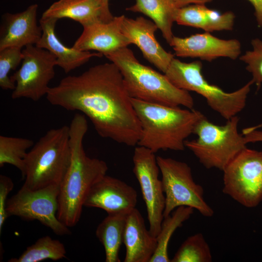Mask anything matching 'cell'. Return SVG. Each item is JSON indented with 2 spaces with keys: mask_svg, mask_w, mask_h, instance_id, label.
<instances>
[{
  "mask_svg": "<svg viewBox=\"0 0 262 262\" xmlns=\"http://www.w3.org/2000/svg\"><path fill=\"white\" fill-rule=\"evenodd\" d=\"M46 98L52 105L82 113L100 136L129 147L137 145L140 124L123 76L112 62L64 78L50 87Z\"/></svg>",
  "mask_w": 262,
  "mask_h": 262,
  "instance_id": "obj_1",
  "label": "cell"
},
{
  "mask_svg": "<svg viewBox=\"0 0 262 262\" xmlns=\"http://www.w3.org/2000/svg\"><path fill=\"white\" fill-rule=\"evenodd\" d=\"M69 130L71 161L60 186L57 213L58 219L68 228L78 223L90 189L108 170L105 162L85 153L83 141L88 130L86 116L76 113Z\"/></svg>",
  "mask_w": 262,
  "mask_h": 262,
  "instance_id": "obj_2",
  "label": "cell"
},
{
  "mask_svg": "<svg viewBox=\"0 0 262 262\" xmlns=\"http://www.w3.org/2000/svg\"><path fill=\"white\" fill-rule=\"evenodd\" d=\"M131 100L141 126L137 145L155 153L161 150H183L187 138L204 116L193 109Z\"/></svg>",
  "mask_w": 262,
  "mask_h": 262,
  "instance_id": "obj_3",
  "label": "cell"
},
{
  "mask_svg": "<svg viewBox=\"0 0 262 262\" xmlns=\"http://www.w3.org/2000/svg\"><path fill=\"white\" fill-rule=\"evenodd\" d=\"M116 66L132 98L193 109L194 100L188 91L175 86L165 74L140 63L133 51L123 48L104 54Z\"/></svg>",
  "mask_w": 262,
  "mask_h": 262,
  "instance_id": "obj_4",
  "label": "cell"
},
{
  "mask_svg": "<svg viewBox=\"0 0 262 262\" xmlns=\"http://www.w3.org/2000/svg\"><path fill=\"white\" fill-rule=\"evenodd\" d=\"M69 126L48 131L34 144L25 160L22 187L34 190L60 185L70 164Z\"/></svg>",
  "mask_w": 262,
  "mask_h": 262,
  "instance_id": "obj_5",
  "label": "cell"
},
{
  "mask_svg": "<svg viewBox=\"0 0 262 262\" xmlns=\"http://www.w3.org/2000/svg\"><path fill=\"white\" fill-rule=\"evenodd\" d=\"M202 68L200 61L184 63L174 58L164 74L177 87L202 96L210 107L227 120L237 115L246 106L253 81L235 91L226 92L209 83L202 75Z\"/></svg>",
  "mask_w": 262,
  "mask_h": 262,
  "instance_id": "obj_6",
  "label": "cell"
},
{
  "mask_svg": "<svg viewBox=\"0 0 262 262\" xmlns=\"http://www.w3.org/2000/svg\"><path fill=\"white\" fill-rule=\"evenodd\" d=\"M239 118L235 116L224 125H216L204 115L197 123L193 134L197 138L186 140L185 147L191 151L206 168L222 171L246 147L243 134L238 132Z\"/></svg>",
  "mask_w": 262,
  "mask_h": 262,
  "instance_id": "obj_7",
  "label": "cell"
},
{
  "mask_svg": "<svg viewBox=\"0 0 262 262\" xmlns=\"http://www.w3.org/2000/svg\"><path fill=\"white\" fill-rule=\"evenodd\" d=\"M165 195L164 217L180 206L190 207L203 216L210 217L213 209L204 198V190L193 178L189 165L171 158L157 157Z\"/></svg>",
  "mask_w": 262,
  "mask_h": 262,
  "instance_id": "obj_8",
  "label": "cell"
},
{
  "mask_svg": "<svg viewBox=\"0 0 262 262\" xmlns=\"http://www.w3.org/2000/svg\"><path fill=\"white\" fill-rule=\"evenodd\" d=\"M222 171L225 194L246 208L262 201V151L246 147Z\"/></svg>",
  "mask_w": 262,
  "mask_h": 262,
  "instance_id": "obj_9",
  "label": "cell"
},
{
  "mask_svg": "<svg viewBox=\"0 0 262 262\" xmlns=\"http://www.w3.org/2000/svg\"><path fill=\"white\" fill-rule=\"evenodd\" d=\"M60 186L50 185L34 190L21 187L7 201L6 211L8 216L36 220L57 235L69 234L68 227L57 216Z\"/></svg>",
  "mask_w": 262,
  "mask_h": 262,
  "instance_id": "obj_10",
  "label": "cell"
},
{
  "mask_svg": "<svg viewBox=\"0 0 262 262\" xmlns=\"http://www.w3.org/2000/svg\"><path fill=\"white\" fill-rule=\"evenodd\" d=\"M22 53L20 67L10 77L15 85L11 97L36 101L47 95L49 84L55 75L57 59L49 51L34 45L25 47Z\"/></svg>",
  "mask_w": 262,
  "mask_h": 262,
  "instance_id": "obj_11",
  "label": "cell"
},
{
  "mask_svg": "<svg viewBox=\"0 0 262 262\" xmlns=\"http://www.w3.org/2000/svg\"><path fill=\"white\" fill-rule=\"evenodd\" d=\"M132 161L133 172L139 183L147 208L149 230L157 237L164 218L165 207V195L159 178L157 157L149 149L137 145Z\"/></svg>",
  "mask_w": 262,
  "mask_h": 262,
  "instance_id": "obj_12",
  "label": "cell"
},
{
  "mask_svg": "<svg viewBox=\"0 0 262 262\" xmlns=\"http://www.w3.org/2000/svg\"><path fill=\"white\" fill-rule=\"evenodd\" d=\"M169 45L178 57L197 58L207 61L219 57L235 60L241 53V44L238 40L220 39L209 32L184 38L174 36Z\"/></svg>",
  "mask_w": 262,
  "mask_h": 262,
  "instance_id": "obj_13",
  "label": "cell"
},
{
  "mask_svg": "<svg viewBox=\"0 0 262 262\" xmlns=\"http://www.w3.org/2000/svg\"><path fill=\"white\" fill-rule=\"evenodd\" d=\"M137 202L136 190L124 181L106 175L91 188L84 206L101 209L108 214L128 213Z\"/></svg>",
  "mask_w": 262,
  "mask_h": 262,
  "instance_id": "obj_14",
  "label": "cell"
},
{
  "mask_svg": "<svg viewBox=\"0 0 262 262\" xmlns=\"http://www.w3.org/2000/svg\"><path fill=\"white\" fill-rule=\"evenodd\" d=\"M157 29L153 21L142 16L132 19L124 16L121 25L122 33L131 44L137 46L144 57L164 73L174 55L165 50L156 39Z\"/></svg>",
  "mask_w": 262,
  "mask_h": 262,
  "instance_id": "obj_15",
  "label": "cell"
},
{
  "mask_svg": "<svg viewBox=\"0 0 262 262\" xmlns=\"http://www.w3.org/2000/svg\"><path fill=\"white\" fill-rule=\"evenodd\" d=\"M38 5L32 4L23 12L2 16L0 27V50L9 47L22 48L35 45L42 34L37 23Z\"/></svg>",
  "mask_w": 262,
  "mask_h": 262,
  "instance_id": "obj_16",
  "label": "cell"
},
{
  "mask_svg": "<svg viewBox=\"0 0 262 262\" xmlns=\"http://www.w3.org/2000/svg\"><path fill=\"white\" fill-rule=\"evenodd\" d=\"M124 16H114L107 22H98L83 27V31L72 47L81 51H97L104 54L131 44L122 33Z\"/></svg>",
  "mask_w": 262,
  "mask_h": 262,
  "instance_id": "obj_17",
  "label": "cell"
},
{
  "mask_svg": "<svg viewBox=\"0 0 262 262\" xmlns=\"http://www.w3.org/2000/svg\"><path fill=\"white\" fill-rule=\"evenodd\" d=\"M136 208L128 214L123 237L125 262H150L157 247V238L147 229Z\"/></svg>",
  "mask_w": 262,
  "mask_h": 262,
  "instance_id": "obj_18",
  "label": "cell"
},
{
  "mask_svg": "<svg viewBox=\"0 0 262 262\" xmlns=\"http://www.w3.org/2000/svg\"><path fill=\"white\" fill-rule=\"evenodd\" d=\"M58 20L55 18L41 17L39 24L42 29V34L35 46L53 54L57 59V66L61 67L66 73L84 64L92 57H101L103 55L98 52L81 51L72 47L66 46L58 38L55 33Z\"/></svg>",
  "mask_w": 262,
  "mask_h": 262,
  "instance_id": "obj_19",
  "label": "cell"
},
{
  "mask_svg": "<svg viewBox=\"0 0 262 262\" xmlns=\"http://www.w3.org/2000/svg\"><path fill=\"white\" fill-rule=\"evenodd\" d=\"M42 17L68 18L82 26L96 22H107L114 17L108 6L100 0H59L42 14Z\"/></svg>",
  "mask_w": 262,
  "mask_h": 262,
  "instance_id": "obj_20",
  "label": "cell"
},
{
  "mask_svg": "<svg viewBox=\"0 0 262 262\" xmlns=\"http://www.w3.org/2000/svg\"><path fill=\"white\" fill-rule=\"evenodd\" d=\"M235 15L231 11L220 13L205 4H191L177 10L175 22L180 25L199 28L205 32L230 31Z\"/></svg>",
  "mask_w": 262,
  "mask_h": 262,
  "instance_id": "obj_21",
  "label": "cell"
},
{
  "mask_svg": "<svg viewBox=\"0 0 262 262\" xmlns=\"http://www.w3.org/2000/svg\"><path fill=\"white\" fill-rule=\"evenodd\" d=\"M129 212L108 214L96 229V236L105 249L106 262L120 261L119 250L123 243L124 228Z\"/></svg>",
  "mask_w": 262,
  "mask_h": 262,
  "instance_id": "obj_22",
  "label": "cell"
},
{
  "mask_svg": "<svg viewBox=\"0 0 262 262\" xmlns=\"http://www.w3.org/2000/svg\"><path fill=\"white\" fill-rule=\"evenodd\" d=\"M178 9L169 0H135L134 5L126 8L127 11L141 13L150 18L169 44L174 36L172 26Z\"/></svg>",
  "mask_w": 262,
  "mask_h": 262,
  "instance_id": "obj_23",
  "label": "cell"
},
{
  "mask_svg": "<svg viewBox=\"0 0 262 262\" xmlns=\"http://www.w3.org/2000/svg\"><path fill=\"white\" fill-rule=\"evenodd\" d=\"M190 207L180 206L176 208L162 222L160 231L156 237L157 247L150 262H169L168 247L170 239L175 231L193 213Z\"/></svg>",
  "mask_w": 262,
  "mask_h": 262,
  "instance_id": "obj_24",
  "label": "cell"
},
{
  "mask_svg": "<svg viewBox=\"0 0 262 262\" xmlns=\"http://www.w3.org/2000/svg\"><path fill=\"white\" fill-rule=\"evenodd\" d=\"M66 254V248L62 243L45 236L28 246L19 257L12 258L8 262H39L48 259L57 261L65 258Z\"/></svg>",
  "mask_w": 262,
  "mask_h": 262,
  "instance_id": "obj_25",
  "label": "cell"
},
{
  "mask_svg": "<svg viewBox=\"0 0 262 262\" xmlns=\"http://www.w3.org/2000/svg\"><path fill=\"white\" fill-rule=\"evenodd\" d=\"M33 140L25 138L0 136V167L11 164L24 172L25 160L29 149L33 146Z\"/></svg>",
  "mask_w": 262,
  "mask_h": 262,
  "instance_id": "obj_26",
  "label": "cell"
},
{
  "mask_svg": "<svg viewBox=\"0 0 262 262\" xmlns=\"http://www.w3.org/2000/svg\"><path fill=\"white\" fill-rule=\"evenodd\" d=\"M210 246L201 233L188 237L181 245L171 262H211Z\"/></svg>",
  "mask_w": 262,
  "mask_h": 262,
  "instance_id": "obj_27",
  "label": "cell"
},
{
  "mask_svg": "<svg viewBox=\"0 0 262 262\" xmlns=\"http://www.w3.org/2000/svg\"><path fill=\"white\" fill-rule=\"evenodd\" d=\"M23 58L21 48H6L0 50V86L4 90H12L15 84L11 80L9 73L15 69Z\"/></svg>",
  "mask_w": 262,
  "mask_h": 262,
  "instance_id": "obj_28",
  "label": "cell"
},
{
  "mask_svg": "<svg viewBox=\"0 0 262 262\" xmlns=\"http://www.w3.org/2000/svg\"><path fill=\"white\" fill-rule=\"evenodd\" d=\"M251 43L252 50L246 51L239 59L246 64V69L252 74V80L259 89L262 84V40L255 38Z\"/></svg>",
  "mask_w": 262,
  "mask_h": 262,
  "instance_id": "obj_29",
  "label": "cell"
},
{
  "mask_svg": "<svg viewBox=\"0 0 262 262\" xmlns=\"http://www.w3.org/2000/svg\"><path fill=\"white\" fill-rule=\"evenodd\" d=\"M14 188V182L8 177L0 175V233L3 224L7 218L8 215L6 211L7 198L8 194Z\"/></svg>",
  "mask_w": 262,
  "mask_h": 262,
  "instance_id": "obj_30",
  "label": "cell"
},
{
  "mask_svg": "<svg viewBox=\"0 0 262 262\" xmlns=\"http://www.w3.org/2000/svg\"><path fill=\"white\" fill-rule=\"evenodd\" d=\"M243 134L246 144L262 142V131H259L251 127L244 129Z\"/></svg>",
  "mask_w": 262,
  "mask_h": 262,
  "instance_id": "obj_31",
  "label": "cell"
},
{
  "mask_svg": "<svg viewBox=\"0 0 262 262\" xmlns=\"http://www.w3.org/2000/svg\"><path fill=\"white\" fill-rule=\"evenodd\" d=\"M173 5L177 9L191 4H206L212 2L213 0H169Z\"/></svg>",
  "mask_w": 262,
  "mask_h": 262,
  "instance_id": "obj_32",
  "label": "cell"
},
{
  "mask_svg": "<svg viewBox=\"0 0 262 262\" xmlns=\"http://www.w3.org/2000/svg\"><path fill=\"white\" fill-rule=\"evenodd\" d=\"M253 6L254 15L259 27L262 29V0H247Z\"/></svg>",
  "mask_w": 262,
  "mask_h": 262,
  "instance_id": "obj_33",
  "label": "cell"
},
{
  "mask_svg": "<svg viewBox=\"0 0 262 262\" xmlns=\"http://www.w3.org/2000/svg\"><path fill=\"white\" fill-rule=\"evenodd\" d=\"M102 3L106 6H109V0H100Z\"/></svg>",
  "mask_w": 262,
  "mask_h": 262,
  "instance_id": "obj_34",
  "label": "cell"
}]
</instances>
